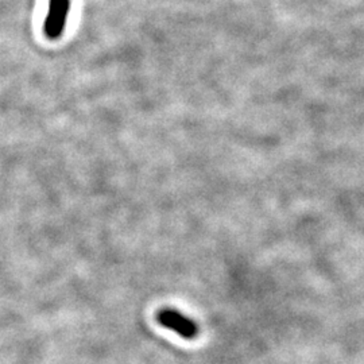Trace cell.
<instances>
[{
  "label": "cell",
  "mask_w": 364,
  "mask_h": 364,
  "mask_svg": "<svg viewBox=\"0 0 364 364\" xmlns=\"http://www.w3.org/2000/svg\"><path fill=\"white\" fill-rule=\"evenodd\" d=\"M158 321L161 326L169 328L182 338H192L197 335V326L193 320L174 309H162L158 313Z\"/></svg>",
  "instance_id": "cell-2"
},
{
  "label": "cell",
  "mask_w": 364,
  "mask_h": 364,
  "mask_svg": "<svg viewBox=\"0 0 364 364\" xmlns=\"http://www.w3.org/2000/svg\"><path fill=\"white\" fill-rule=\"evenodd\" d=\"M69 11L70 0H50L49 11L43 23V33L48 38L57 39L61 37Z\"/></svg>",
  "instance_id": "cell-1"
}]
</instances>
